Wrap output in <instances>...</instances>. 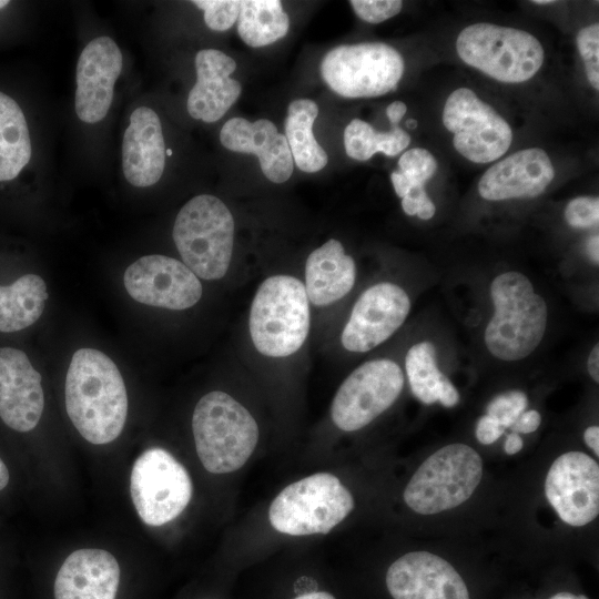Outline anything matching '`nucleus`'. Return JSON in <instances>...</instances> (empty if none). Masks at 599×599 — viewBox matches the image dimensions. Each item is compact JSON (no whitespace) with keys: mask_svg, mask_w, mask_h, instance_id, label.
Returning <instances> with one entry per match:
<instances>
[{"mask_svg":"<svg viewBox=\"0 0 599 599\" xmlns=\"http://www.w3.org/2000/svg\"><path fill=\"white\" fill-rule=\"evenodd\" d=\"M65 409L89 443L109 444L123 430L128 394L116 364L103 352L82 347L70 361L65 376Z\"/></svg>","mask_w":599,"mask_h":599,"instance_id":"f257e3e1","label":"nucleus"},{"mask_svg":"<svg viewBox=\"0 0 599 599\" xmlns=\"http://www.w3.org/2000/svg\"><path fill=\"white\" fill-rule=\"evenodd\" d=\"M495 313L485 329V344L493 356L506 362L528 357L541 343L548 322L545 300L534 292L530 280L510 271L490 285Z\"/></svg>","mask_w":599,"mask_h":599,"instance_id":"f03ea898","label":"nucleus"},{"mask_svg":"<svg viewBox=\"0 0 599 599\" xmlns=\"http://www.w3.org/2000/svg\"><path fill=\"white\" fill-rule=\"evenodd\" d=\"M192 430L197 456L212 474L240 469L258 440V427L250 412L220 390L200 398L192 416Z\"/></svg>","mask_w":599,"mask_h":599,"instance_id":"7ed1b4c3","label":"nucleus"},{"mask_svg":"<svg viewBox=\"0 0 599 599\" xmlns=\"http://www.w3.org/2000/svg\"><path fill=\"white\" fill-rule=\"evenodd\" d=\"M309 329L305 286L290 275H274L258 287L251 306L250 333L255 348L270 357L297 352Z\"/></svg>","mask_w":599,"mask_h":599,"instance_id":"20e7f679","label":"nucleus"},{"mask_svg":"<svg viewBox=\"0 0 599 599\" xmlns=\"http://www.w3.org/2000/svg\"><path fill=\"white\" fill-rule=\"evenodd\" d=\"M173 240L183 263L206 281L222 278L230 266L234 243V219L216 196L197 195L176 215Z\"/></svg>","mask_w":599,"mask_h":599,"instance_id":"39448f33","label":"nucleus"},{"mask_svg":"<svg viewBox=\"0 0 599 599\" xmlns=\"http://www.w3.org/2000/svg\"><path fill=\"white\" fill-rule=\"evenodd\" d=\"M459 58L505 83L531 79L544 63V48L531 33L488 22L464 28L456 40Z\"/></svg>","mask_w":599,"mask_h":599,"instance_id":"423d86ee","label":"nucleus"},{"mask_svg":"<svg viewBox=\"0 0 599 599\" xmlns=\"http://www.w3.org/2000/svg\"><path fill=\"white\" fill-rule=\"evenodd\" d=\"M354 508V499L341 480L316 473L286 486L272 501V527L286 535L327 534Z\"/></svg>","mask_w":599,"mask_h":599,"instance_id":"0eeeda50","label":"nucleus"},{"mask_svg":"<svg viewBox=\"0 0 599 599\" xmlns=\"http://www.w3.org/2000/svg\"><path fill=\"white\" fill-rule=\"evenodd\" d=\"M481 475L478 453L465 444H450L418 467L404 490V500L417 514H438L469 499Z\"/></svg>","mask_w":599,"mask_h":599,"instance_id":"6e6552de","label":"nucleus"},{"mask_svg":"<svg viewBox=\"0 0 599 599\" xmlns=\"http://www.w3.org/2000/svg\"><path fill=\"white\" fill-rule=\"evenodd\" d=\"M405 69L400 53L382 42L329 50L321 62L325 83L344 98H374L395 90Z\"/></svg>","mask_w":599,"mask_h":599,"instance_id":"1a4fd4ad","label":"nucleus"},{"mask_svg":"<svg viewBox=\"0 0 599 599\" xmlns=\"http://www.w3.org/2000/svg\"><path fill=\"white\" fill-rule=\"evenodd\" d=\"M130 493L142 521L158 527L186 508L193 486L187 470L176 458L163 448L153 447L134 461Z\"/></svg>","mask_w":599,"mask_h":599,"instance_id":"9d476101","label":"nucleus"},{"mask_svg":"<svg viewBox=\"0 0 599 599\" xmlns=\"http://www.w3.org/2000/svg\"><path fill=\"white\" fill-rule=\"evenodd\" d=\"M443 123L454 134L456 151L474 163L496 161L512 142V130L507 121L468 88L449 94Z\"/></svg>","mask_w":599,"mask_h":599,"instance_id":"9b49d317","label":"nucleus"},{"mask_svg":"<svg viewBox=\"0 0 599 599\" xmlns=\"http://www.w3.org/2000/svg\"><path fill=\"white\" fill-rule=\"evenodd\" d=\"M404 386V374L393 361L364 363L342 383L331 406L333 423L344 432L358 430L388 409Z\"/></svg>","mask_w":599,"mask_h":599,"instance_id":"f8f14e48","label":"nucleus"},{"mask_svg":"<svg viewBox=\"0 0 599 599\" xmlns=\"http://www.w3.org/2000/svg\"><path fill=\"white\" fill-rule=\"evenodd\" d=\"M123 283L134 301L153 307L182 311L202 296L199 277L184 263L160 254L142 256L129 265Z\"/></svg>","mask_w":599,"mask_h":599,"instance_id":"ddd939ff","label":"nucleus"},{"mask_svg":"<svg viewBox=\"0 0 599 599\" xmlns=\"http://www.w3.org/2000/svg\"><path fill=\"white\" fill-rule=\"evenodd\" d=\"M545 494L562 521L580 527L599 514V466L585 453L568 451L548 470Z\"/></svg>","mask_w":599,"mask_h":599,"instance_id":"4468645a","label":"nucleus"},{"mask_svg":"<svg viewBox=\"0 0 599 599\" xmlns=\"http://www.w3.org/2000/svg\"><path fill=\"white\" fill-rule=\"evenodd\" d=\"M410 300L389 282L367 288L355 303L342 333V344L351 352H368L388 339L405 322Z\"/></svg>","mask_w":599,"mask_h":599,"instance_id":"2eb2a0df","label":"nucleus"},{"mask_svg":"<svg viewBox=\"0 0 599 599\" xmlns=\"http://www.w3.org/2000/svg\"><path fill=\"white\" fill-rule=\"evenodd\" d=\"M386 588L393 599H469L466 583L445 559L412 551L387 569Z\"/></svg>","mask_w":599,"mask_h":599,"instance_id":"dca6fc26","label":"nucleus"},{"mask_svg":"<svg viewBox=\"0 0 599 599\" xmlns=\"http://www.w3.org/2000/svg\"><path fill=\"white\" fill-rule=\"evenodd\" d=\"M122 70V53L109 37L91 40L82 50L75 75L74 108L79 119L97 123L105 118Z\"/></svg>","mask_w":599,"mask_h":599,"instance_id":"f3484780","label":"nucleus"},{"mask_svg":"<svg viewBox=\"0 0 599 599\" xmlns=\"http://www.w3.org/2000/svg\"><path fill=\"white\" fill-rule=\"evenodd\" d=\"M44 408L41 375L27 354L0 347V418L10 428L27 433L40 422Z\"/></svg>","mask_w":599,"mask_h":599,"instance_id":"a211bd4d","label":"nucleus"},{"mask_svg":"<svg viewBox=\"0 0 599 599\" xmlns=\"http://www.w3.org/2000/svg\"><path fill=\"white\" fill-rule=\"evenodd\" d=\"M555 177L550 158L540 148L510 154L491 165L478 182V192L488 201L540 195Z\"/></svg>","mask_w":599,"mask_h":599,"instance_id":"6ab92c4d","label":"nucleus"},{"mask_svg":"<svg viewBox=\"0 0 599 599\" xmlns=\"http://www.w3.org/2000/svg\"><path fill=\"white\" fill-rule=\"evenodd\" d=\"M220 141L230 151L256 154L263 174L274 183L287 181L293 173L294 162L287 140L267 119L250 122L232 118L223 124Z\"/></svg>","mask_w":599,"mask_h":599,"instance_id":"aec40b11","label":"nucleus"},{"mask_svg":"<svg viewBox=\"0 0 599 599\" xmlns=\"http://www.w3.org/2000/svg\"><path fill=\"white\" fill-rule=\"evenodd\" d=\"M235 69V61L220 50L204 49L196 53V82L186 103L193 119L212 123L224 116L242 91L241 83L230 77Z\"/></svg>","mask_w":599,"mask_h":599,"instance_id":"412c9836","label":"nucleus"},{"mask_svg":"<svg viewBox=\"0 0 599 599\" xmlns=\"http://www.w3.org/2000/svg\"><path fill=\"white\" fill-rule=\"evenodd\" d=\"M120 566L112 554L85 548L70 554L54 580V599H115Z\"/></svg>","mask_w":599,"mask_h":599,"instance_id":"4be33fe9","label":"nucleus"},{"mask_svg":"<svg viewBox=\"0 0 599 599\" xmlns=\"http://www.w3.org/2000/svg\"><path fill=\"white\" fill-rule=\"evenodd\" d=\"M165 142L160 118L140 106L130 116L122 142V167L126 181L136 187L155 184L165 166Z\"/></svg>","mask_w":599,"mask_h":599,"instance_id":"5701e85b","label":"nucleus"},{"mask_svg":"<svg viewBox=\"0 0 599 599\" xmlns=\"http://www.w3.org/2000/svg\"><path fill=\"white\" fill-rule=\"evenodd\" d=\"M356 266L342 243L328 240L314 250L305 265V290L316 306H325L344 297L353 287Z\"/></svg>","mask_w":599,"mask_h":599,"instance_id":"b1692460","label":"nucleus"},{"mask_svg":"<svg viewBox=\"0 0 599 599\" xmlns=\"http://www.w3.org/2000/svg\"><path fill=\"white\" fill-rule=\"evenodd\" d=\"M49 298L45 281L24 274L10 285H0V332L13 333L33 325Z\"/></svg>","mask_w":599,"mask_h":599,"instance_id":"393cba45","label":"nucleus"},{"mask_svg":"<svg viewBox=\"0 0 599 599\" xmlns=\"http://www.w3.org/2000/svg\"><path fill=\"white\" fill-rule=\"evenodd\" d=\"M317 115L318 106L313 100L300 99L290 103L285 119V138L293 162L306 173L321 171L328 161L313 133Z\"/></svg>","mask_w":599,"mask_h":599,"instance_id":"a878e982","label":"nucleus"},{"mask_svg":"<svg viewBox=\"0 0 599 599\" xmlns=\"http://www.w3.org/2000/svg\"><path fill=\"white\" fill-rule=\"evenodd\" d=\"M31 140L19 104L0 92V182L16 179L31 159Z\"/></svg>","mask_w":599,"mask_h":599,"instance_id":"bb28decb","label":"nucleus"},{"mask_svg":"<svg viewBox=\"0 0 599 599\" xmlns=\"http://www.w3.org/2000/svg\"><path fill=\"white\" fill-rule=\"evenodd\" d=\"M288 28L290 19L281 1H240L237 33L247 45H268L285 37Z\"/></svg>","mask_w":599,"mask_h":599,"instance_id":"cd10ccee","label":"nucleus"},{"mask_svg":"<svg viewBox=\"0 0 599 599\" xmlns=\"http://www.w3.org/2000/svg\"><path fill=\"white\" fill-rule=\"evenodd\" d=\"M409 143L410 136L405 130L394 126L388 132H377L361 119H353L344 130L345 152L357 161H367L378 152L395 156Z\"/></svg>","mask_w":599,"mask_h":599,"instance_id":"c85d7f7f","label":"nucleus"},{"mask_svg":"<svg viewBox=\"0 0 599 599\" xmlns=\"http://www.w3.org/2000/svg\"><path fill=\"white\" fill-rule=\"evenodd\" d=\"M405 367L415 397L427 405L438 402L446 376L437 367L435 346L430 342L413 345L406 354Z\"/></svg>","mask_w":599,"mask_h":599,"instance_id":"c756f323","label":"nucleus"},{"mask_svg":"<svg viewBox=\"0 0 599 599\" xmlns=\"http://www.w3.org/2000/svg\"><path fill=\"white\" fill-rule=\"evenodd\" d=\"M399 172L406 176L413 189L425 186L437 171V161L426 149L414 148L402 154L398 161Z\"/></svg>","mask_w":599,"mask_h":599,"instance_id":"7c9ffc66","label":"nucleus"},{"mask_svg":"<svg viewBox=\"0 0 599 599\" xmlns=\"http://www.w3.org/2000/svg\"><path fill=\"white\" fill-rule=\"evenodd\" d=\"M576 42L585 63L587 79L595 90H599V24L592 23L582 28Z\"/></svg>","mask_w":599,"mask_h":599,"instance_id":"2f4dec72","label":"nucleus"},{"mask_svg":"<svg viewBox=\"0 0 599 599\" xmlns=\"http://www.w3.org/2000/svg\"><path fill=\"white\" fill-rule=\"evenodd\" d=\"M192 3L204 11V22L214 31L229 30L238 18L240 1L236 0H194Z\"/></svg>","mask_w":599,"mask_h":599,"instance_id":"473e14b6","label":"nucleus"},{"mask_svg":"<svg viewBox=\"0 0 599 599\" xmlns=\"http://www.w3.org/2000/svg\"><path fill=\"white\" fill-rule=\"evenodd\" d=\"M527 403L525 393L510 390L491 399L487 407V415L495 418L504 428L511 427L525 412Z\"/></svg>","mask_w":599,"mask_h":599,"instance_id":"72a5a7b5","label":"nucleus"},{"mask_svg":"<svg viewBox=\"0 0 599 599\" xmlns=\"http://www.w3.org/2000/svg\"><path fill=\"white\" fill-rule=\"evenodd\" d=\"M567 223L576 229H588L599 222V200L592 196H579L571 200L565 210Z\"/></svg>","mask_w":599,"mask_h":599,"instance_id":"f704fd0d","label":"nucleus"},{"mask_svg":"<svg viewBox=\"0 0 599 599\" xmlns=\"http://www.w3.org/2000/svg\"><path fill=\"white\" fill-rule=\"evenodd\" d=\"M355 13L369 23H379L398 14L403 8L400 0H352Z\"/></svg>","mask_w":599,"mask_h":599,"instance_id":"c9c22d12","label":"nucleus"},{"mask_svg":"<svg viewBox=\"0 0 599 599\" xmlns=\"http://www.w3.org/2000/svg\"><path fill=\"white\" fill-rule=\"evenodd\" d=\"M505 428L491 416L480 417L476 426V437L479 443L490 445L495 443L502 434Z\"/></svg>","mask_w":599,"mask_h":599,"instance_id":"e433bc0d","label":"nucleus"},{"mask_svg":"<svg viewBox=\"0 0 599 599\" xmlns=\"http://www.w3.org/2000/svg\"><path fill=\"white\" fill-rule=\"evenodd\" d=\"M541 423V416L537 410L524 412L514 423V433L529 434L535 432Z\"/></svg>","mask_w":599,"mask_h":599,"instance_id":"4c0bfd02","label":"nucleus"},{"mask_svg":"<svg viewBox=\"0 0 599 599\" xmlns=\"http://www.w3.org/2000/svg\"><path fill=\"white\" fill-rule=\"evenodd\" d=\"M438 402L445 407H453L459 402V393L447 377L441 384Z\"/></svg>","mask_w":599,"mask_h":599,"instance_id":"58836bf2","label":"nucleus"},{"mask_svg":"<svg viewBox=\"0 0 599 599\" xmlns=\"http://www.w3.org/2000/svg\"><path fill=\"white\" fill-rule=\"evenodd\" d=\"M390 180L396 194L402 199L413 189L409 181L399 171H394L390 174Z\"/></svg>","mask_w":599,"mask_h":599,"instance_id":"ea45409f","label":"nucleus"},{"mask_svg":"<svg viewBox=\"0 0 599 599\" xmlns=\"http://www.w3.org/2000/svg\"><path fill=\"white\" fill-rule=\"evenodd\" d=\"M406 111L407 106L404 102L394 101L387 106L386 114L390 123L396 125L406 114Z\"/></svg>","mask_w":599,"mask_h":599,"instance_id":"a19ab883","label":"nucleus"},{"mask_svg":"<svg viewBox=\"0 0 599 599\" xmlns=\"http://www.w3.org/2000/svg\"><path fill=\"white\" fill-rule=\"evenodd\" d=\"M588 373L591 378L598 383L599 382V345H595L591 349L588 361H587Z\"/></svg>","mask_w":599,"mask_h":599,"instance_id":"79ce46f5","label":"nucleus"},{"mask_svg":"<svg viewBox=\"0 0 599 599\" xmlns=\"http://www.w3.org/2000/svg\"><path fill=\"white\" fill-rule=\"evenodd\" d=\"M585 443L593 450L596 456H599V427L590 426L583 433Z\"/></svg>","mask_w":599,"mask_h":599,"instance_id":"37998d69","label":"nucleus"},{"mask_svg":"<svg viewBox=\"0 0 599 599\" xmlns=\"http://www.w3.org/2000/svg\"><path fill=\"white\" fill-rule=\"evenodd\" d=\"M522 439L517 433H511L507 436L504 448L506 454L515 455L522 448Z\"/></svg>","mask_w":599,"mask_h":599,"instance_id":"c03bdc74","label":"nucleus"},{"mask_svg":"<svg viewBox=\"0 0 599 599\" xmlns=\"http://www.w3.org/2000/svg\"><path fill=\"white\" fill-rule=\"evenodd\" d=\"M587 251L595 264L599 262V237L598 235H592L587 242Z\"/></svg>","mask_w":599,"mask_h":599,"instance_id":"a18cd8bd","label":"nucleus"},{"mask_svg":"<svg viewBox=\"0 0 599 599\" xmlns=\"http://www.w3.org/2000/svg\"><path fill=\"white\" fill-rule=\"evenodd\" d=\"M436 212V206L433 201L427 200L417 211L416 215L422 220H430Z\"/></svg>","mask_w":599,"mask_h":599,"instance_id":"49530a36","label":"nucleus"},{"mask_svg":"<svg viewBox=\"0 0 599 599\" xmlns=\"http://www.w3.org/2000/svg\"><path fill=\"white\" fill-rule=\"evenodd\" d=\"M9 478V470L3 460L0 458V490H2L8 485Z\"/></svg>","mask_w":599,"mask_h":599,"instance_id":"de8ad7c7","label":"nucleus"},{"mask_svg":"<svg viewBox=\"0 0 599 599\" xmlns=\"http://www.w3.org/2000/svg\"><path fill=\"white\" fill-rule=\"evenodd\" d=\"M550 599H588V598L583 595L576 596L570 592H559L552 596Z\"/></svg>","mask_w":599,"mask_h":599,"instance_id":"09e8293b","label":"nucleus"},{"mask_svg":"<svg viewBox=\"0 0 599 599\" xmlns=\"http://www.w3.org/2000/svg\"><path fill=\"white\" fill-rule=\"evenodd\" d=\"M406 126H407L408 129H415V128L417 126L416 120H414V119L407 120Z\"/></svg>","mask_w":599,"mask_h":599,"instance_id":"8fccbe9b","label":"nucleus"},{"mask_svg":"<svg viewBox=\"0 0 599 599\" xmlns=\"http://www.w3.org/2000/svg\"><path fill=\"white\" fill-rule=\"evenodd\" d=\"M532 2L536 3V4H551L555 1H552V0H534Z\"/></svg>","mask_w":599,"mask_h":599,"instance_id":"3c124183","label":"nucleus"},{"mask_svg":"<svg viewBox=\"0 0 599 599\" xmlns=\"http://www.w3.org/2000/svg\"><path fill=\"white\" fill-rule=\"evenodd\" d=\"M8 3L9 1L7 0H0V9L4 8Z\"/></svg>","mask_w":599,"mask_h":599,"instance_id":"603ef678","label":"nucleus"},{"mask_svg":"<svg viewBox=\"0 0 599 599\" xmlns=\"http://www.w3.org/2000/svg\"><path fill=\"white\" fill-rule=\"evenodd\" d=\"M165 155L171 156V155H172V150H171V149H166V150H165Z\"/></svg>","mask_w":599,"mask_h":599,"instance_id":"864d4df0","label":"nucleus"},{"mask_svg":"<svg viewBox=\"0 0 599 599\" xmlns=\"http://www.w3.org/2000/svg\"><path fill=\"white\" fill-rule=\"evenodd\" d=\"M204 599H212V598H204Z\"/></svg>","mask_w":599,"mask_h":599,"instance_id":"5fc2aeb1","label":"nucleus"}]
</instances>
